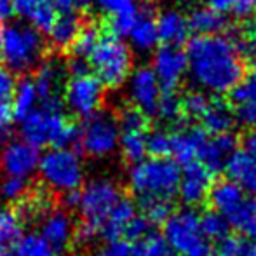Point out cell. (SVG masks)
<instances>
[{"label":"cell","instance_id":"obj_1","mask_svg":"<svg viewBox=\"0 0 256 256\" xmlns=\"http://www.w3.org/2000/svg\"><path fill=\"white\" fill-rule=\"evenodd\" d=\"M186 64L192 82L206 94H225L244 77V49L230 34L196 35L186 46Z\"/></svg>","mask_w":256,"mask_h":256},{"label":"cell","instance_id":"obj_2","mask_svg":"<svg viewBox=\"0 0 256 256\" xmlns=\"http://www.w3.org/2000/svg\"><path fill=\"white\" fill-rule=\"evenodd\" d=\"M182 169L180 164L168 157L142 158L132 164L129 172L131 192L140 202L145 200H172L178 194Z\"/></svg>","mask_w":256,"mask_h":256},{"label":"cell","instance_id":"obj_3","mask_svg":"<svg viewBox=\"0 0 256 256\" xmlns=\"http://www.w3.org/2000/svg\"><path fill=\"white\" fill-rule=\"evenodd\" d=\"M209 200L216 212L228 222L230 228L244 237L256 236V197L244 192L232 180L212 183Z\"/></svg>","mask_w":256,"mask_h":256},{"label":"cell","instance_id":"obj_4","mask_svg":"<svg viewBox=\"0 0 256 256\" xmlns=\"http://www.w3.org/2000/svg\"><path fill=\"white\" fill-rule=\"evenodd\" d=\"M2 56L10 72L28 75L48 56V46L34 26L10 24L2 28Z\"/></svg>","mask_w":256,"mask_h":256},{"label":"cell","instance_id":"obj_5","mask_svg":"<svg viewBox=\"0 0 256 256\" xmlns=\"http://www.w3.org/2000/svg\"><path fill=\"white\" fill-rule=\"evenodd\" d=\"M88 58L89 68H92L104 88H120L132 72L131 48L115 35H102Z\"/></svg>","mask_w":256,"mask_h":256},{"label":"cell","instance_id":"obj_6","mask_svg":"<svg viewBox=\"0 0 256 256\" xmlns=\"http://www.w3.org/2000/svg\"><path fill=\"white\" fill-rule=\"evenodd\" d=\"M164 239L180 256H212L209 240L200 230V220L194 209L171 212L164 222Z\"/></svg>","mask_w":256,"mask_h":256},{"label":"cell","instance_id":"obj_7","mask_svg":"<svg viewBox=\"0 0 256 256\" xmlns=\"http://www.w3.org/2000/svg\"><path fill=\"white\" fill-rule=\"evenodd\" d=\"M42 183L52 192H68L80 186L82 166L80 155L70 148H52L38 158Z\"/></svg>","mask_w":256,"mask_h":256},{"label":"cell","instance_id":"obj_8","mask_svg":"<svg viewBox=\"0 0 256 256\" xmlns=\"http://www.w3.org/2000/svg\"><path fill=\"white\" fill-rule=\"evenodd\" d=\"M118 134L117 117L102 108L80 124V154H89L92 157L110 155L118 145Z\"/></svg>","mask_w":256,"mask_h":256},{"label":"cell","instance_id":"obj_9","mask_svg":"<svg viewBox=\"0 0 256 256\" xmlns=\"http://www.w3.org/2000/svg\"><path fill=\"white\" fill-rule=\"evenodd\" d=\"M63 103L70 108L75 118H88L103 108L104 86L91 72L82 75H70L63 88Z\"/></svg>","mask_w":256,"mask_h":256},{"label":"cell","instance_id":"obj_10","mask_svg":"<svg viewBox=\"0 0 256 256\" xmlns=\"http://www.w3.org/2000/svg\"><path fill=\"white\" fill-rule=\"evenodd\" d=\"M120 190L110 180H94L80 192V222L100 232L110 209L120 199Z\"/></svg>","mask_w":256,"mask_h":256},{"label":"cell","instance_id":"obj_11","mask_svg":"<svg viewBox=\"0 0 256 256\" xmlns=\"http://www.w3.org/2000/svg\"><path fill=\"white\" fill-rule=\"evenodd\" d=\"M155 77L162 89L176 91L178 86L183 82L188 72L186 64V54L180 49V46H164L155 49L152 66Z\"/></svg>","mask_w":256,"mask_h":256},{"label":"cell","instance_id":"obj_12","mask_svg":"<svg viewBox=\"0 0 256 256\" xmlns=\"http://www.w3.org/2000/svg\"><path fill=\"white\" fill-rule=\"evenodd\" d=\"M128 92L132 106L142 110L145 115H155L162 88L150 66H138L128 77Z\"/></svg>","mask_w":256,"mask_h":256},{"label":"cell","instance_id":"obj_13","mask_svg":"<svg viewBox=\"0 0 256 256\" xmlns=\"http://www.w3.org/2000/svg\"><path fill=\"white\" fill-rule=\"evenodd\" d=\"M75 225L64 208L56 206L40 222V236L48 240L54 253L63 254L74 248Z\"/></svg>","mask_w":256,"mask_h":256},{"label":"cell","instance_id":"obj_14","mask_svg":"<svg viewBox=\"0 0 256 256\" xmlns=\"http://www.w3.org/2000/svg\"><path fill=\"white\" fill-rule=\"evenodd\" d=\"M212 186V172L200 162H188L180 174L178 194L186 206L204 202Z\"/></svg>","mask_w":256,"mask_h":256},{"label":"cell","instance_id":"obj_15","mask_svg":"<svg viewBox=\"0 0 256 256\" xmlns=\"http://www.w3.org/2000/svg\"><path fill=\"white\" fill-rule=\"evenodd\" d=\"M38 158H40L38 146L24 142V140L7 143L6 148L0 154V172L26 178L38 166Z\"/></svg>","mask_w":256,"mask_h":256},{"label":"cell","instance_id":"obj_16","mask_svg":"<svg viewBox=\"0 0 256 256\" xmlns=\"http://www.w3.org/2000/svg\"><path fill=\"white\" fill-rule=\"evenodd\" d=\"M208 134L209 132H206L200 126H182L176 131L169 132V138H171L169 155L174 157L172 160L183 166L188 162H196Z\"/></svg>","mask_w":256,"mask_h":256},{"label":"cell","instance_id":"obj_17","mask_svg":"<svg viewBox=\"0 0 256 256\" xmlns=\"http://www.w3.org/2000/svg\"><path fill=\"white\" fill-rule=\"evenodd\" d=\"M86 14L88 12H70L58 18L51 32H49L51 40L48 44V54L61 58L66 56L70 48L74 46L75 38H77L78 32H80L82 24H84Z\"/></svg>","mask_w":256,"mask_h":256},{"label":"cell","instance_id":"obj_18","mask_svg":"<svg viewBox=\"0 0 256 256\" xmlns=\"http://www.w3.org/2000/svg\"><path fill=\"white\" fill-rule=\"evenodd\" d=\"M131 48L140 54H148L155 51L158 44L157 24H155V16L146 4L138 6V16L134 20V24L128 34Z\"/></svg>","mask_w":256,"mask_h":256},{"label":"cell","instance_id":"obj_19","mask_svg":"<svg viewBox=\"0 0 256 256\" xmlns=\"http://www.w3.org/2000/svg\"><path fill=\"white\" fill-rule=\"evenodd\" d=\"M236 145H237L236 138L230 132L208 134L202 148H200L197 162L206 166L211 172L222 171L225 168L228 157L236 152Z\"/></svg>","mask_w":256,"mask_h":256},{"label":"cell","instance_id":"obj_20","mask_svg":"<svg viewBox=\"0 0 256 256\" xmlns=\"http://www.w3.org/2000/svg\"><path fill=\"white\" fill-rule=\"evenodd\" d=\"M158 42L164 46H182L188 40L190 26L186 16L180 9H164L155 18Z\"/></svg>","mask_w":256,"mask_h":256},{"label":"cell","instance_id":"obj_21","mask_svg":"<svg viewBox=\"0 0 256 256\" xmlns=\"http://www.w3.org/2000/svg\"><path fill=\"white\" fill-rule=\"evenodd\" d=\"M223 169L244 192L256 196V155L244 152L242 148L236 150L228 157Z\"/></svg>","mask_w":256,"mask_h":256},{"label":"cell","instance_id":"obj_22","mask_svg":"<svg viewBox=\"0 0 256 256\" xmlns=\"http://www.w3.org/2000/svg\"><path fill=\"white\" fill-rule=\"evenodd\" d=\"M136 216V208L134 202L128 197H122L115 202L114 208L110 209L108 216L104 218L103 225L100 226V236L103 237L106 242L112 240H118L124 237V230L128 226V223Z\"/></svg>","mask_w":256,"mask_h":256},{"label":"cell","instance_id":"obj_23","mask_svg":"<svg viewBox=\"0 0 256 256\" xmlns=\"http://www.w3.org/2000/svg\"><path fill=\"white\" fill-rule=\"evenodd\" d=\"M200 128L209 134H220V132H228L234 126V110L228 103L222 100H209L204 114L200 115Z\"/></svg>","mask_w":256,"mask_h":256},{"label":"cell","instance_id":"obj_24","mask_svg":"<svg viewBox=\"0 0 256 256\" xmlns=\"http://www.w3.org/2000/svg\"><path fill=\"white\" fill-rule=\"evenodd\" d=\"M186 20H188L190 32H194L196 35L222 34L226 24L225 16L216 12L209 6H200L192 9V12L186 16Z\"/></svg>","mask_w":256,"mask_h":256},{"label":"cell","instance_id":"obj_25","mask_svg":"<svg viewBox=\"0 0 256 256\" xmlns=\"http://www.w3.org/2000/svg\"><path fill=\"white\" fill-rule=\"evenodd\" d=\"M148 129H122L118 134L122 155L128 162L136 164L146 155V136Z\"/></svg>","mask_w":256,"mask_h":256},{"label":"cell","instance_id":"obj_26","mask_svg":"<svg viewBox=\"0 0 256 256\" xmlns=\"http://www.w3.org/2000/svg\"><path fill=\"white\" fill-rule=\"evenodd\" d=\"M37 89L35 84L28 75H23L20 80L16 82V91H14L12 98V110L14 118L23 120L32 110H34L35 103H37Z\"/></svg>","mask_w":256,"mask_h":256},{"label":"cell","instance_id":"obj_27","mask_svg":"<svg viewBox=\"0 0 256 256\" xmlns=\"http://www.w3.org/2000/svg\"><path fill=\"white\" fill-rule=\"evenodd\" d=\"M23 226L10 209H0V256H10L16 242L21 239Z\"/></svg>","mask_w":256,"mask_h":256},{"label":"cell","instance_id":"obj_28","mask_svg":"<svg viewBox=\"0 0 256 256\" xmlns=\"http://www.w3.org/2000/svg\"><path fill=\"white\" fill-rule=\"evenodd\" d=\"M200 220V230H202L204 237L208 240H216L222 242L223 239L228 237L230 225L220 212L216 211H208L202 216H199Z\"/></svg>","mask_w":256,"mask_h":256},{"label":"cell","instance_id":"obj_29","mask_svg":"<svg viewBox=\"0 0 256 256\" xmlns=\"http://www.w3.org/2000/svg\"><path fill=\"white\" fill-rule=\"evenodd\" d=\"M10 254L12 256H54V251L42 236L30 234V236H24L18 240Z\"/></svg>","mask_w":256,"mask_h":256},{"label":"cell","instance_id":"obj_30","mask_svg":"<svg viewBox=\"0 0 256 256\" xmlns=\"http://www.w3.org/2000/svg\"><path fill=\"white\" fill-rule=\"evenodd\" d=\"M134 256H174L164 236L148 232L134 244Z\"/></svg>","mask_w":256,"mask_h":256},{"label":"cell","instance_id":"obj_31","mask_svg":"<svg viewBox=\"0 0 256 256\" xmlns=\"http://www.w3.org/2000/svg\"><path fill=\"white\" fill-rule=\"evenodd\" d=\"M212 256H256V242L248 237H226Z\"/></svg>","mask_w":256,"mask_h":256},{"label":"cell","instance_id":"obj_32","mask_svg":"<svg viewBox=\"0 0 256 256\" xmlns=\"http://www.w3.org/2000/svg\"><path fill=\"white\" fill-rule=\"evenodd\" d=\"M232 103L237 106H256V72L244 75L232 89Z\"/></svg>","mask_w":256,"mask_h":256},{"label":"cell","instance_id":"obj_33","mask_svg":"<svg viewBox=\"0 0 256 256\" xmlns=\"http://www.w3.org/2000/svg\"><path fill=\"white\" fill-rule=\"evenodd\" d=\"M208 6L214 9L216 12L223 14H232L236 18H250L254 12V7L251 0H208Z\"/></svg>","mask_w":256,"mask_h":256},{"label":"cell","instance_id":"obj_34","mask_svg":"<svg viewBox=\"0 0 256 256\" xmlns=\"http://www.w3.org/2000/svg\"><path fill=\"white\" fill-rule=\"evenodd\" d=\"M155 115H158L162 120H176L182 115V98L176 94V91L162 89V94L155 108Z\"/></svg>","mask_w":256,"mask_h":256},{"label":"cell","instance_id":"obj_35","mask_svg":"<svg viewBox=\"0 0 256 256\" xmlns=\"http://www.w3.org/2000/svg\"><path fill=\"white\" fill-rule=\"evenodd\" d=\"M209 100L211 98L204 91H199V89L186 92L182 98V114L185 117L192 118V120H199L200 115L204 114L206 106H208Z\"/></svg>","mask_w":256,"mask_h":256},{"label":"cell","instance_id":"obj_36","mask_svg":"<svg viewBox=\"0 0 256 256\" xmlns=\"http://www.w3.org/2000/svg\"><path fill=\"white\" fill-rule=\"evenodd\" d=\"M56 14L58 12L51 6V2L46 0L42 6H38L37 9L32 12L30 20H32V23H34V28L38 32V34L49 35V32H51V28L54 26V23H56V20H58Z\"/></svg>","mask_w":256,"mask_h":256},{"label":"cell","instance_id":"obj_37","mask_svg":"<svg viewBox=\"0 0 256 256\" xmlns=\"http://www.w3.org/2000/svg\"><path fill=\"white\" fill-rule=\"evenodd\" d=\"M140 206H142L143 216L148 220L150 225L164 223L172 212L171 200H145V202H140Z\"/></svg>","mask_w":256,"mask_h":256},{"label":"cell","instance_id":"obj_38","mask_svg":"<svg viewBox=\"0 0 256 256\" xmlns=\"http://www.w3.org/2000/svg\"><path fill=\"white\" fill-rule=\"evenodd\" d=\"M171 150V138L166 131H154L146 136V154L152 157H168Z\"/></svg>","mask_w":256,"mask_h":256},{"label":"cell","instance_id":"obj_39","mask_svg":"<svg viewBox=\"0 0 256 256\" xmlns=\"http://www.w3.org/2000/svg\"><path fill=\"white\" fill-rule=\"evenodd\" d=\"M28 185H30V182H26V178H20V176H9V178L2 183V186H0V194H2L7 200H10V202H12V200L20 199V197L26 192Z\"/></svg>","mask_w":256,"mask_h":256},{"label":"cell","instance_id":"obj_40","mask_svg":"<svg viewBox=\"0 0 256 256\" xmlns=\"http://www.w3.org/2000/svg\"><path fill=\"white\" fill-rule=\"evenodd\" d=\"M150 232V222L143 214H136L131 222L128 223L124 230V239L129 242H138L140 239L146 236Z\"/></svg>","mask_w":256,"mask_h":256},{"label":"cell","instance_id":"obj_41","mask_svg":"<svg viewBox=\"0 0 256 256\" xmlns=\"http://www.w3.org/2000/svg\"><path fill=\"white\" fill-rule=\"evenodd\" d=\"M56 12L70 14V12H91L92 0H49Z\"/></svg>","mask_w":256,"mask_h":256},{"label":"cell","instance_id":"obj_42","mask_svg":"<svg viewBox=\"0 0 256 256\" xmlns=\"http://www.w3.org/2000/svg\"><path fill=\"white\" fill-rule=\"evenodd\" d=\"M98 7L106 16H115V14L129 12V10L138 9L136 0H94Z\"/></svg>","mask_w":256,"mask_h":256},{"label":"cell","instance_id":"obj_43","mask_svg":"<svg viewBox=\"0 0 256 256\" xmlns=\"http://www.w3.org/2000/svg\"><path fill=\"white\" fill-rule=\"evenodd\" d=\"M16 91V77L9 68L0 66V103H12Z\"/></svg>","mask_w":256,"mask_h":256},{"label":"cell","instance_id":"obj_44","mask_svg":"<svg viewBox=\"0 0 256 256\" xmlns=\"http://www.w3.org/2000/svg\"><path fill=\"white\" fill-rule=\"evenodd\" d=\"M96 256H134V244L124 239L112 240L102 248Z\"/></svg>","mask_w":256,"mask_h":256},{"label":"cell","instance_id":"obj_45","mask_svg":"<svg viewBox=\"0 0 256 256\" xmlns=\"http://www.w3.org/2000/svg\"><path fill=\"white\" fill-rule=\"evenodd\" d=\"M10 2H12L14 12L23 18H30L32 12H34L38 6H42L46 0H10Z\"/></svg>","mask_w":256,"mask_h":256},{"label":"cell","instance_id":"obj_46","mask_svg":"<svg viewBox=\"0 0 256 256\" xmlns=\"http://www.w3.org/2000/svg\"><path fill=\"white\" fill-rule=\"evenodd\" d=\"M246 52L250 56V61L253 64L254 72H256V26L251 30L250 37H248V48H246Z\"/></svg>","mask_w":256,"mask_h":256},{"label":"cell","instance_id":"obj_47","mask_svg":"<svg viewBox=\"0 0 256 256\" xmlns=\"http://www.w3.org/2000/svg\"><path fill=\"white\" fill-rule=\"evenodd\" d=\"M242 150L251 155H256V129H250L242 140Z\"/></svg>","mask_w":256,"mask_h":256},{"label":"cell","instance_id":"obj_48","mask_svg":"<svg viewBox=\"0 0 256 256\" xmlns=\"http://www.w3.org/2000/svg\"><path fill=\"white\" fill-rule=\"evenodd\" d=\"M14 7L10 0H0V21L10 20L14 16Z\"/></svg>","mask_w":256,"mask_h":256},{"label":"cell","instance_id":"obj_49","mask_svg":"<svg viewBox=\"0 0 256 256\" xmlns=\"http://www.w3.org/2000/svg\"><path fill=\"white\" fill-rule=\"evenodd\" d=\"M0 58H2V21H0Z\"/></svg>","mask_w":256,"mask_h":256},{"label":"cell","instance_id":"obj_50","mask_svg":"<svg viewBox=\"0 0 256 256\" xmlns=\"http://www.w3.org/2000/svg\"><path fill=\"white\" fill-rule=\"evenodd\" d=\"M253 2V7H254V12H256V0H251Z\"/></svg>","mask_w":256,"mask_h":256}]
</instances>
